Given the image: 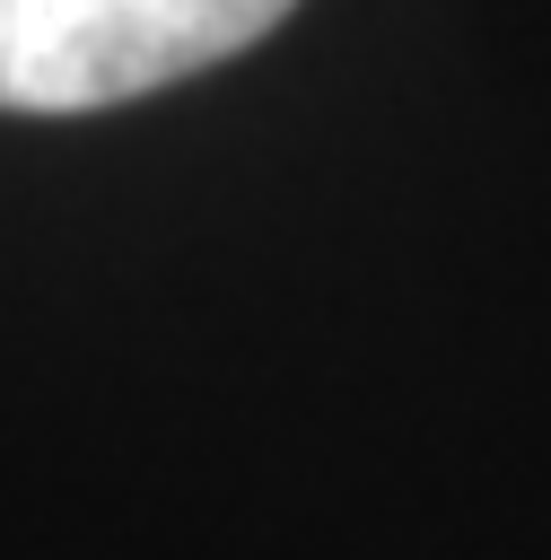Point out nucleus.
<instances>
[{"label":"nucleus","mask_w":551,"mask_h":560,"mask_svg":"<svg viewBox=\"0 0 551 560\" xmlns=\"http://www.w3.org/2000/svg\"><path fill=\"white\" fill-rule=\"evenodd\" d=\"M297 0H0V114H105L262 44Z\"/></svg>","instance_id":"1"}]
</instances>
